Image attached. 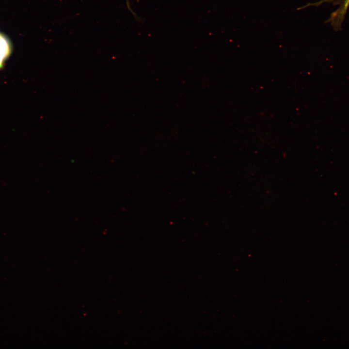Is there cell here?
I'll use <instances>...</instances> for the list:
<instances>
[{
	"instance_id": "obj_1",
	"label": "cell",
	"mask_w": 349,
	"mask_h": 349,
	"mask_svg": "<svg viewBox=\"0 0 349 349\" xmlns=\"http://www.w3.org/2000/svg\"><path fill=\"white\" fill-rule=\"evenodd\" d=\"M12 50V43L10 38L6 35L0 32V70L3 67L4 62L11 55Z\"/></svg>"
},
{
	"instance_id": "obj_2",
	"label": "cell",
	"mask_w": 349,
	"mask_h": 349,
	"mask_svg": "<svg viewBox=\"0 0 349 349\" xmlns=\"http://www.w3.org/2000/svg\"><path fill=\"white\" fill-rule=\"evenodd\" d=\"M349 6V0H345V3H344L343 6L342 7V9H341V11H340V17L344 16V15L345 14L346 11Z\"/></svg>"
}]
</instances>
